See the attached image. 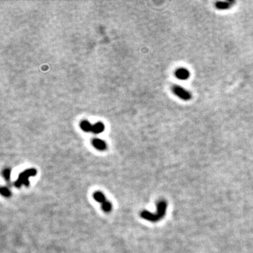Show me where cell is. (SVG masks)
<instances>
[{"label": "cell", "instance_id": "1", "mask_svg": "<svg viewBox=\"0 0 253 253\" xmlns=\"http://www.w3.org/2000/svg\"><path fill=\"white\" fill-rule=\"evenodd\" d=\"M165 208L166 205L165 202L161 201L158 204L157 213L155 214H152L148 211H144L141 213V216L144 219H146V220L151 221H157L164 216Z\"/></svg>", "mask_w": 253, "mask_h": 253}, {"label": "cell", "instance_id": "2", "mask_svg": "<svg viewBox=\"0 0 253 253\" xmlns=\"http://www.w3.org/2000/svg\"><path fill=\"white\" fill-rule=\"evenodd\" d=\"M36 174H37V170L34 168H30L23 171V172H21L19 174L18 179L16 181L15 186L16 188H20L23 184L27 187L29 186V185H30L29 178L34 177Z\"/></svg>", "mask_w": 253, "mask_h": 253}, {"label": "cell", "instance_id": "3", "mask_svg": "<svg viewBox=\"0 0 253 253\" xmlns=\"http://www.w3.org/2000/svg\"><path fill=\"white\" fill-rule=\"evenodd\" d=\"M94 199L102 205V209L105 213H109L112 209V205L110 202L105 199L104 194L101 191H96L93 195Z\"/></svg>", "mask_w": 253, "mask_h": 253}, {"label": "cell", "instance_id": "4", "mask_svg": "<svg viewBox=\"0 0 253 253\" xmlns=\"http://www.w3.org/2000/svg\"><path fill=\"white\" fill-rule=\"evenodd\" d=\"M172 92L177 95L181 99L184 101H189L192 98L191 94L189 91L185 90L182 86L179 85H173L172 87Z\"/></svg>", "mask_w": 253, "mask_h": 253}, {"label": "cell", "instance_id": "5", "mask_svg": "<svg viewBox=\"0 0 253 253\" xmlns=\"http://www.w3.org/2000/svg\"><path fill=\"white\" fill-rule=\"evenodd\" d=\"M175 76L179 79H181V80H186V79H189L190 73L187 69L184 68V67H181V68L177 69L175 71Z\"/></svg>", "mask_w": 253, "mask_h": 253}, {"label": "cell", "instance_id": "6", "mask_svg": "<svg viewBox=\"0 0 253 253\" xmlns=\"http://www.w3.org/2000/svg\"><path fill=\"white\" fill-rule=\"evenodd\" d=\"M93 146L98 151H104L107 148V145L104 141L100 139H94L92 141Z\"/></svg>", "mask_w": 253, "mask_h": 253}, {"label": "cell", "instance_id": "7", "mask_svg": "<svg viewBox=\"0 0 253 253\" xmlns=\"http://www.w3.org/2000/svg\"><path fill=\"white\" fill-rule=\"evenodd\" d=\"M235 3L234 1H228V2H218L215 4V6L217 9L224 10V9H229L233 4Z\"/></svg>", "mask_w": 253, "mask_h": 253}, {"label": "cell", "instance_id": "8", "mask_svg": "<svg viewBox=\"0 0 253 253\" xmlns=\"http://www.w3.org/2000/svg\"><path fill=\"white\" fill-rule=\"evenodd\" d=\"M103 130H104V125L102 122H98L94 125H93L91 132L94 134H100L103 132Z\"/></svg>", "mask_w": 253, "mask_h": 253}, {"label": "cell", "instance_id": "9", "mask_svg": "<svg viewBox=\"0 0 253 253\" xmlns=\"http://www.w3.org/2000/svg\"><path fill=\"white\" fill-rule=\"evenodd\" d=\"M80 127L83 131L86 132H91L93 125H91L90 122L87 121V120H83V121L81 122Z\"/></svg>", "mask_w": 253, "mask_h": 253}, {"label": "cell", "instance_id": "10", "mask_svg": "<svg viewBox=\"0 0 253 253\" xmlns=\"http://www.w3.org/2000/svg\"><path fill=\"white\" fill-rule=\"evenodd\" d=\"M0 193H1V194L2 196H5L6 197H9L11 196V191H9V189L8 188L6 187H2L1 189H0Z\"/></svg>", "mask_w": 253, "mask_h": 253}, {"label": "cell", "instance_id": "11", "mask_svg": "<svg viewBox=\"0 0 253 253\" xmlns=\"http://www.w3.org/2000/svg\"><path fill=\"white\" fill-rule=\"evenodd\" d=\"M2 174H3V177H4V179H5L6 181H9V179H10V177H11V170L9 168L4 169L3 172H2Z\"/></svg>", "mask_w": 253, "mask_h": 253}]
</instances>
